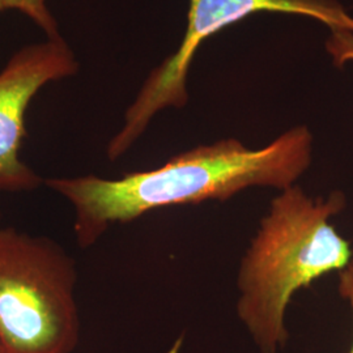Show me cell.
Masks as SVG:
<instances>
[{
  "instance_id": "1",
  "label": "cell",
  "mask_w": 353,
  "mask_h": 353,
  "mask_svg": "<svg viewBox=\"0 0 353 353\" xmlns=\"http://www.w3.org/2000/svg\"><path fill=\"white\" fill-rule=\"evenodd\" d=\"M312 151L310 130L297 126L259 150L229 138L179 153L160 168L117 179L84 176L49 178L45 183L72 204L76 240L85 249L114 224L131 223L160 208L225 202L255 186L288 189L310 166Z\"/></svg>"
},
{
  "instance_id": "2",
  "label": "cell",
  "mask_w": 353,
  "mask_h": 353,
  "mask_svg": "<svg viewBox=\"0 0 353 353\" xmlns=\"http://www.w3.org/2000/svg\"><path fill=\"white\" fill-rule=\"evenodd\" d=\"M345 204L341 191L312 198L296 185L272 199L237 280V314L259 352L279 353L287 345L285 312L297 290L352 261L350 242L330 224Z\"/></svg>"
},
{
  "instance_id": "3",
  "label": "cell",
  "mask_w": 353,
  "mask_h": 353,
  "mask_svg": "<svg viewBox=\"0 0 353 353\" xmlns=\"http://www.w3.org/2000/svg\"><path fill=\"white\" fill-rule=\"evenodd\" d=\"M75 262L55 241L0 228V353H72Z\"/></svg>"
},
{
  "instance_id": "4",
  "label": "cell",
  "mask_w": 353,
  "mask_h": 353,
  "mask_svg": "<svg viewBox=\"0 0 353 353\" xmlns=\"http://www.w3.org/2000/svg\"><path fill=\"white\" fill-rule=\"evenodd\" d=\"M301 14L334 30L353 33V17L336 0H190L188 28L178 50L160 64L127 109L125 123L108 145V157L115 161L145 131L152 118L166 108H183L190 67L205 39L254 13Z\"/></svg>"
},
{
  "instance_id": "5",
  "label": "cell",
  "mask_w": 353,
  "mask_h": 353,
  "mask_svg": "<svg viewBox=\"0 0 353 353\" xmlns=\"http://www.w3.org/2000/svg\"><path fill=\"white\" fill-rule=\"evenodd\" d=\"M77 68L74 51L55 36L16 51L0 71V191H32L42 183L20 159L26 110L45 85L75 75Z\"/></svg>"
},
{
  "instance_id": "6",
  "label": "cell",
  "mask_w": 353,
  "mask_h": 353,
  "mask_svg": "<svg viewBox=\"0 0 353 353\" xmlns=\"http://www.w3.org/2000/svg\"><path fill=\"white\" fill-rule=\"evenodd\" d=\"M6 7L7 10L24 13L46 33L48 37L59 36L57 20L49 11L46 0H6Z\"/></svg>"
},
{
  "instance_id": "7",
  "label": "cell",
  "mask_w": 353,
  "mask_h": 353,
  "mask_svg": "<svg viewBox=\"0 0 353 353\" xmlns=\"http://www.w3.org/2000/svg\"><path fill=\"white\" fill-rule=\"evenodd\" d=\"M328 54L336 65L353 62V33L345 30H334L326 42Z\"/></svg>"
},
{
  "instance_id": "8",
  "label": "cell",
  "mask_w": 353,
  "mask_h": 353,
  "mask_svg": "<svg viewBox=\"0 0 353 353\" xmlns=\"http://www.w3.org/2000/svg\"><path fill=\"white\" fill-rule=\"evenodd\" d=\"M339 272V293L343 299H345L350 303L353 316V261ZM351 353H353V345Z\"/></svg>"
},
{
  "instance_id": "9",
  "label": "cell",
  "mask_w": 353,
  "mask_h": 353,
  "mask_svg": "<svg viewBox=\"0 0 353 353\" xmlns=\"http://www.w3.org/2000/svg\"><path fill=\"white\" fill-rule=\"evenodd\" d=\"M7 7H6V0H0V12L6 11Z\"/></svg>"
}]
</instances>
